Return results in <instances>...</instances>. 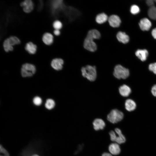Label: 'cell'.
Wrapping results in <instances>:
<instances>
[{"label": "cell", "instance_id": "21", "mask_svg": "<svg viewBox=\"0 0 156 156\" xmlns=\"http://www.w3.org/2000/svg\"><path fill=\"white\" fill-rule=\"evenodd\" d=\"M148 15L151 19L156 20V7L154 6L150 7L148 10Z\"/></svg>", "mask_w": 156, "mask_h": 156}, {"label": "cell", "instance_id": "18", "mask_svg": "<svg viewBox=\"0 0 156 156\" xmlns=\"http://www.w3.org/2000/svg\"><path fill=\"white\" fill-rule=\"evenodd\" d=\"M125 107L126 109L129 111L134 110L136 107L135 102L131 99H128L125 101Z\"/></svg>", "mask_w": 156, "mask_h": 156}, {"label": "cell", "instance_id": "29", "mask_svg": "<svg viewBox=\"0 0 156 156\" xmlns=\"http://www.w3.org/2000/svg\"><path fill=\"white\" fill-rule=\"evenodd\" d=\"M83 144H80L79 145L78 147L77 150L75 152V154L77 155L80 153L82 150L83 148Z\"/></svg>", "mask_w": 156, "mask_h": 156}, {"label": "cell", "instance_id": "6", "mask_svg": "<svg viewBox=\"0 0 156 156\" xmlns=\"http://www.w3.org/2000/svg\"><path fill=\"white\" fill-rule=\"evenodd\" d=\"M36 71V67L33 64L25 63L22 65L21 74L23 77H31L34 74Z\"/></svg>", "mask_w": 156, "mask_h": 156}, {"label": "cell", "instance_id": "34", "mask_svg": "<svg viewBox=\"0 0 156 156\" xmlns=\"http://www.w3.org/2000/svg\"><path fill=\"white\" fill-rule=\"evenodd\" d=\"M101 156H112L111 154L107 152H105L102 154Z\"/></svg>", "mask_w": 156, "mask_h": 156}, {"label": "cell", "instance_id": "26", "mask_svg": "<svg viewBox=\"0 0 156 156\" xmlns=\"http://www.w3.org/2000/svg\"><path fill=\"white\" fill-rule=\"evenodd\" d=\"M0 152L1 154L0 156H10L7 151L2 145H0Z\"/></svg>", "mask_w": 156, "mask_h": 156}, {"label": "cell", "instance_id": "10", "mask_svg": "<svg viewBox=\"0 0 156 156\" xmlns=\"http://www.w3.org/2000/svg\"><path fill=\"white\" fill-rule=\"evenodd\" d=\"M20 5L23 8L24 11L26 13L31 12L34 8V4L31 0H25L21 3Z\"/></svg>", "mask_w": 156, "mask_h": 156}, {"label": "cell", "instance_id": "3", "mask_svg": "<svg viewBox=\"0 0 156 156\" xmlns=\"http://www.w3.org/2000/svg\"><path fill=\"white\" fill-rule=\"evenodd\" d=\"M129 70L120 64L116 65L114 68L113 75L118 79H125L129 76Z\"/></svg>", "mask_w": 156, "mask_h": 156}, {"label": "cell", "instance_id": "4", "mask_svg": "<svg viewBox=\"0 0 156 156\" xmlns=\"http://www.w3.org/2000/svg\"><path fill=\"white\" fill-rule=\"evenodd\" d=\"M124 114L121 111L117 109L112 110L107 115L108 121L113 124L116 123L121 121L123 118Z\"/></svg>", "mask_w": 156, "mask_h": 156}, {"label": "cell", "instance_id": "33", "mask_svg": "<svg viewBox=\"0 0 156 156\" xmlns=\"http://www.w3.org/2000/svg\"><path fill=\"white\" fill-rule=\"evenodd\" d=\"M151 34L153 37L156 39V28L152 30Z\"/></svg>", "mask_w": 156, "mask_h": 156}, {"label": "cell", "instance_id": "17", "mask_svg": "<svg viewBox=\"0 0 156 156\" xmlns=\"http://www.w3.org/2000/svg\"><path fill=\"white\" fill-rule=\"evenodd\" d=\"M108 16L104 13L98 14L96 16L95 20L96 22L100 24H103L108 21Z\"/></svg>", "mask_w": 156, "mask_h": 156}, {"label": "cell", "instance_id": "19", "mask_svg": "<svg viewBox=\"0 0 156 156\" xmlns=\"http://www.w3.org/2000/svg\"><path fill=\"white\" fill-rule=\"evenodd\" d=\"M42 40L45 44L49 45L53 42V36L51 34L46 33L43 36Z\"/></svg>", "mask_w": 156, "mask_h": 156}, {"label": "cell", "instance_id": "30", "mask_svg": "<svg viewBox=\"0 0 156 156\" xmlns=\"http://www.w3.org/2000/svg\"><path fill=\"white\" fill-rule=\"evenodd\" d=\"M151 92L153 95L154 96H156V84L153 86L151 90Z\"/></svg>", "mask_w": 156, "mask_h": 156}, {"label": "cell", "instance_id": "16", "mask_svg": "<svg viewBox=\"0 0 156 156\" xmlns=\"http://www.w3.org/2000/svg\"><path fill=\"white\" fill-rule=\"evenodd\" d=\"M119 91L121 96L124 97H127L131 93V89L128 86L126 85H123L119 87Z\"/></svg>", "mask_w": 156, "mask_h": 156}, {"label": "cell", "instance_id": "11", "mask_svg": "<svg viewBox=\"0 0 156 156\" xmlns=\"http://www.w3.org/2000/svg\"><path fill=\"white\" fill-rule=\"evenodd\" d=\"M139 24L140 28L143 31L149 30L151 26V21L147 18L142 19L140 20Z\"/></svg>", "mask_w": 156, "mask_h": 156}, {"label": "cell", "instance_id": "9", "mask_svg": "<svg viewBox=\"0 0 156 156\" xmlns=\"http://www.w3.org/2000/svg\"><path fill=\"white\" fill-rule=\"evenodd\" d=\"M94 129L96 131H99L103 129L106 126L104 121L101 118L95 119L92 122Z\"/></svg>", "mask_w": 156, "mask_h": 156}, {"label": "cell", "instance_id": "14", "mask_svg": "<svg viewBox=\"0 0 156 156\" xmlns=\"http://www.w3.org/2000/svg\"><path fill=\"white\" fill-rule=\"evenodd\" d=\"M135 54L140 60L144 61L146 59L148 52L146 49H138L136 51Z\"/></svg>", "mask_w": 156, "mask_h": 156}, {"label": "cell", "instance_id": "20", "mask_svg": "<svg viewBox=\"0 0 156 156\" xmlns=\"http://www.w3.org/2000/svg\"><path fill=\"white\" fill-rule=\"evenodd\" d=\"M36 48V46L31 42L27 43L25 47V50L31 54H34L35 53Z\"/></svg>", "mask_w": 156, "mask_h": 156}, {"label": "cell", "instance_id": "22", "mask_svg": "<svg viewBox=\"0 0 156 156\" xmlns=\"http://www.w3.org/2000/svg\"><path fill=\"white\" fill-rule=\"evenodd\" d=\"M55 103L53 100L51 99H47L45 103V107L48 109L50 110L55 107Z\"/></svg>", "mask_w": 156, "mask_h": 156}, {"label": "cell", "instance_id": "12", "mask_svg": "<svg viewBox=\"0 0 156 156\" xmlns=\"http://www.w3.org/2000/svg\"><path fill=\"white\" fill-rule=\"evenodd\" d=\"M116 37L119 42L124 44L127 43L129 40L128 36L121 31H119L117 33Z\"/></svg>", "mask_w": 156, "mask_h": 156}, {"label": "cell", "instance_id": "32", "mask_svg": "<svg viewBox=\"0 0 156 156\" xmlns=\"http://www.w3.org/2000/svg\"><path fill=\"white\" fill-rule=\"evenodd\" d=\"M59 29H55L53 31L54 34L56 36H59L60 35L61 32L60 30Z\"/></svg>", "mask_w": 156, "mask_h": 156}, {"label": "cell", "instance_id": "28", "mask_svg": "<svg viewBox=\"0 0 156 156\" xmlns=\"http://www.w3.org/2000/svg\"><path fill=\"white\" fill-rule=\"evenodd\" d=\"M109 134L111 140L115 142L117 137L115 132L113 131H111L109 132Z\"/></svg>", "mask_w": 156, "mask_h": 156}, {"label": "cell", "instance_id": "36", "mask_svg": "<svg viewBox=\"0 0 156 156\" xmlns=\"http://www.w3.org/2000/svg\"><path fill=\"white\" fill-rule=\"evenodd\" d=\"M71 8H72V7H71ZM74 8H75V7H74ZM70 9H69V10H70ZM69 10H68V11H69Z\"/></svg>", "mask_w": 156, "mask_h": 156}, {"label": "cell", "instance_id": "24", "mask_svg": "<svg viewBox=\"0 0 156 156\" xmlns=\"http://www.w3.org/2000/svg\"><path fill=\"white\" fill-rule=\"evenodd\" d=\"M140 11V8L137 5H133L131 6L130 8V12L132 14H136L138 13Z\"/></svg>", "mask_w": 156, "mask_h": 156}, {"label": "cell", "instance_id": "5", "mask_svg": "<svg viewBox=\"0 0 156 156\" xmlns=\"http://www.w3.org/2000/svg\"><path fill=\"white\" fill-rule=\"evenodd\" d=\"M20 42V40L17 37L11 36L4 40L3 43L4 50L6 52L12 51L13 49L12 46L19 44Z\"/></svg>", "mask_w": 156, "mask_h": 156}, {"label": "cell", "instance_id": "35", "mask_svg": "<svg viewBox=\"0 0 156 156\" xmlns=\"http://www.w3.org/2000/svg\"><path fill=\"white\" fill-rule=\"evenodd\" d=\"M32 156H39L37 154H34L32 155Z\"/></svg>", "mask_w": 156, "mask_h": 156}, {"label": "cell", "instance_id": "8", "mask_svg": "<svg viewBox=\"0 0 156 156\" xmlns=\"http://www.w3.org/2000/svg\"><path fill=\"white\" fill-rule=\"evenodd\" d=\"M64 61L62 58H55L51 61V65L54 69L59 70H62L63 68Z\"/></svg>", "mask_w": 156, "mask_h": 156}, {"label": "cell", "instance_id": "2", "mask_svg": "<svg viewBox=\"0 0 156 156\" xmlns=\"http://www.w3.org/2000/svg\"><path fill=\"white\" fill-rule=\"evenodd\" d=\"M81 71L82 76L88 81H94L97 77V70L95 66L86 65L81 68Z\"/></svg>", "mask_w": 156, "mask_h": 156}, {"label": "cell", "instance_id": "23", "mask_svg": "<svg viewBox=\"0 0 156 156\" xmlns=\"http://www.w3.org/2000/svg\"><path fill=\"white\" fill-rule=\"evenodd\" d=\"M53 26L55 29L60 30L62 28L63 24L60 21L57 20L54 22Z\"/></svg>", "mask_w": 156, "mask_h": 156}, {"label": "cell", "instance_id": "7", "mask_svg": "<svg viewBox=\"0 0 156 156\" xmlns=\"http://www.w3.org/2000/svg\"><path fill=\"white\" fill-rule=\"evenodd\" d=\"M108 21L111 27L115 28L119 27L121 23V20L120 17L115 14L110 16L108 18Z\"/></svg>", "mask_w": 156, "mask_h": 156}, {"label": "cell", "instance_id": "13", "mask_svg": "<svg viewBox=\"0 0 156 156\" xmlns=\"http://www.w3.org/2000/svg\"><path fill=\"white\" fill-rule=\"evenodd\" d=\"M108 150L110 153L114 155H118L121 151L119 145L116 143L111 144L109 146Z\"/></svg>", "mask_w": 156, "mask_h": 156}, {"label": "cell", "instance_id": "15", "mask_svg": "<svg viewBox=\"0 0 156 156\" xmlns=\"http://www.w3.org/2000/svg\"><path fill=\"white\" fill-rule=\"evenodd\" d=\"M115 131L118 134L116 137L115 142L118 144H122L124 143L126 141V138L124 135L122 133L120 129L118 128H116Z\"/></svg>", "mask_w": 156, "mask_h": 156}, {"label": "cell", "instance_id": "1", "mask_svg": "<svg viewBox=\"0 0 156 156\" xmlns=\"http://www.w3.org/2000/svg\"><path fill=\"white\" fill-rule=\"evenodd\" d=\"M100 32L95 29L90 30L84 40L83 46L84 48L88 51L94 52L97 49V45L94 40L98 39L101 37Z\"/></svg>", "mask_w": 156, "mask_h": 156}, {"label": "cell", "instance_id": "25", "mask_svg": "<svg viewBox=\"0 0 156 156\" xmlns=\"http://www.w3.org/2000/svg\"><path fill=\"white\" fill-rule=\"evenodd\" d=\"M33 102L36 106H39L42 103L41 99L39 96L35 97L33 99Z\"/></svg>", "mask_w": 156, "mask_h": 156}, {"label": "cell", "instance_id": "27", "mask_svg": "<svg viewBox=\"0 0 156 156\" xmlns=\"http://www.w3.org/2000/svg\"><path fill=\"white\" fill-rule=\"evenodd\" d=\"M148 68L150 71L156 74V62L150 64Z\"/></svg>", "mask_w": 156, "mask_h": 156}, {"label": "cell", "instance_id": "31", "mask_svg": "<svg viewBox=\"0 0 156 156\" xmlns=\"http://www.w3.org/2000/svg\"><path fill=\"white\" fill-rule=\"evenodd\" d=\"M146 3L148 6L150 7L153 6L154 4L153 1L152 0H147L146 1Z\"/></svg>", "mask_w": 156, "mask_h": 156}]
</instances>
